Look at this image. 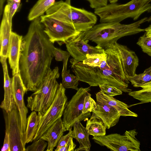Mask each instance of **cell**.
<instances>
[{
    "label": "cell",
    "mask_w": 151,
    "mask_h": 151,
    "mask_svg": "<svg viewBox=\"0 0 151 151\" xmlns=\"http://www.w3.org/2000/svg\"><path fill=\"white\" fill-rule=\"evenodd\" d=\"M150 21L151 16L128 24L116 22L100 23L85 32L84 39L94 42L105 49L114 45L122 37L145 31L144 29L139 27L142 23Z\"/></svg>",
    "instance_id": "obj_3"
},
{
    "label": "cell",
    "mask_w": 151,
    "mask_h": 151,
    "mask_svg": "<svg viewBox=\"0 0 151 151\" xmlns=\"http://www.w3.org/2000/svg\"><path fill=\"white\" fill-rule=\"evenodd\" d=\"M105 51L107 59L100 67L89 66L81 62L71 66L73 72L80 81L87 83L90 86L107 84L116 87L123 92H131L132 90L128 88L129 82L124 73L115 44L105 49Z\"/></svg>",
    "instance_id": "obj_2"
},
{
    "label": "cell",
    "mask_w": 151,
    "mask_h": 151,
    "mask_svg": "<svg viewBox=\"0 0 151 151\" xmlns=\"http://www.w3.org/2000/svg\"><path fill=\"white\" fill-rule=\"evenodd\" d=\"M150 2H151V0H150Z\"/></svg>",
    "instance_id": "obj_44"
},
{
    "label": "cell",
    "mask_w": 151,
    "mask_h": 151,
    "mask_svg": "<svg viewBox=\"0 0 151 151\" xmlns=\"http://www.w3.org/2000/svg\"><path fill=\"white\" fill-rule=\"evenodd\" d=\"M96 108L92 113L99 117L104 123L106 129H109L118 122L120 115L114 107L100 102L96 101Z\"/></svg>",
    "instance_id": "obj_16"
},
{
    "label": "cell",
    "mask_w": 151,
    "mask_h": 151,
    "mask_svg": "<svg viewBox=\"0 0 151 151\" xmlns=\"http://www.w3.org/2000/svg\"></svg>",
    "instance_id": "obj_45"
},
{
    "label": "cell",
    "mask_w": 151,
    "mask_h": 151,
    "mask_svg": "<svg viewBox=\"0 0 151 151\" xmlns=\"http://www.w3.org/2000/svg\"><path fill=\"white\" fill-rule=\"evenodd\" d=\"M5 132L9 134L10 151H25V144L22 132L21 120L18 107L15 104L11 111L3 109Z\"/></svg>",
    "instance_id": "obj_10"
},
{
    "label": "cell",
    "mask_w": 151,
    "mask_h": 151,
    "mask_svg": "<svg viewBox=\"0 0 151 151\" xmlns=\"http://www.w3.org/2000/svg\"><path fill=\"white\" fill-rule=\"evenodd\" d=\"M45 13L46 15L73 25L77 32L88 31L97 20L95 14L71 6L70 0L55 2Z\"/></svg>",
    "instance_id": "obj_4"
},
{
    "label": "cell",
    "mask_w": 151,
    "mask_h": 151,
    "mask_svg": "<svg viewBox=\"0 0 151 151\" xmlns=\"http://www.w3.org/2000/svg\"><path fill=\"white\" fill-rule=\"evenodd\" d=\"M107 59V54L105 52L101 54H92L89 55L82 62L83 64L92 67H100L102 63Z\"/></svg>",
    "instance_id": "obj_27"
},
{
    "label": "cell",
    "mask_w": 151,
    "mask_h": 151,
    "mask_svg": "<svg viewBox=\"0 0 151 151\" xmlns=\"http://www.w3.org/2000/svg\"><path fill=\"white\" fill-rule=\"evenodd\" d=\"M137 44L141 47L143 52L151 57V38L145 33L139 38Z\"/></svg>",
    "instance_id": "obj_29"
},
{
    "label": "cell",
    "mask_w": 151,
    "mask_h": 151,
    "mask_svg": "<svg viewBox=\"0 0 151 151\" xmlns=\"http://www.w3.org/2000/svg\"><path fill=\"white\" fill-rule=\"evenodd\" d=\"M137 134L136 129H134L126 131L123 135L111 134L93 137L92 139L96 143L111 151H140V142L136 137Z\"/></svg>",
    "instance_id": "obj_8"
},
{
    "label": "cell",
    "mask_w": 151,
    "mask_h": 151,
    "mask_svg": "<svg viewBox=\"0 0 151 151\" xmlns=\"http://www.w3.org/2000/svg\"><path fill=\"white\" fill-rule=\"evenodd\" d=\"M13 76L12 79L14 98L20 113L22 132L24 135L27 127V116L28 109L25 105L24 96L27 91L23 83L19 72Z\"/></svg>",
    "instance_id": "obj_13"
},
{
    "label": "cell",
    "mask_w": 151,
    "mask_h": 151,
    "mask_svg": "<svg viewBox=\"0 0 151 151\" xmlns=\"http://www.w3.org/2000/svg\"><path fill=\"white\" fill-rule=\"evenodd\" d=\"M72 129H70L67 134L61 137L57 146L55 150V151H58L60 148L63 146L68 142L72 136Z\"/></svg>",
    "instance_id": "obj_35"
},
{
    "label": "cell",
    "mask_w": 151,
    "mask_h": 151,
    "mask_svg": "<svg viewBox=\"0 0 151 151\" xmlns=\"http://www.w3.org/2000/svg\"><path fill=\"white\" fill-rule=\"evenodd\" d=\"M130 96L143 103H151V88L132 91L128 93Z\"/></svg>",
    "instance_id": "obj_28"
},
{
    "label": "cell",
    "mask_w": 151,
    "mask_h": 151,
    "mask_svg": "<svg viewBox=\"0 0 151 151\" xmlns=\"http://www.w3.org/2000/svg\"><path fill=\"white\" fill-rule=\"evenodd\" d=\"M2 151H10L9 137L8 134L5 132V135Z\"/></svg>",
    "instance_id": "obj_38"
},
{
    "label": "cell",
    "mask_w": 151,
    "mask_h": 151,
    "mask_svg": "<svg viewBox=\"0 0 151 151\" xmlns=\"http://www.w3.org/2000/svg\"><path fill=\"white\" fill-rule=\"evenodd\" d=\"M22 36L12 32L7 55L9 62L12 70V75L19 72V61Z\"/></svg>",
    "instance_id": "obj_17"
},
{
    "label": "cell",
    "mask_w": 151,
    "mask_h": 151,
    "mask_svg": "<svg viewBox=\"0 0 151 151\" xmlns=\"http://www.w3.org/2000/svg\"><path fill=\"white\" fill-rule=\"evenodd\" d=\"M91 95L90 93L85 98L82 111L83 114L91 113L96 107V102L91 98Z\"/></svg>",
    "instance_id": "obj_32"
},
{
    "label": "cell",
    "mask_w": 151,
    "mask_h": 151,
    "mask_svg": "<svg viewBox=\"0 0 151 151\" xmlns=\"http://www.w3.org/2000/svg\"><path fill=\"white\" fill-rule=\"evenodd\" d=\"M119 0H108L110 3H116Z\"/></svg>",
    "instance_id": "obj_42"
},
{
    "label": "cell",
    "mask_w": 151,
    "mask_h": 151,
    "mask_svg": "<svg viewBox=\"0 0 151 151\" xmlns=\"http://www.w3.org/2000/svg\"><path fill=\"white\" fill-rule=\"evenodd\" d=\"M73 138L72 136L71 137L68 142L60 148L58 151H74L76 145L73 142Z\"/></svg>",
    "instance_id": "obj_37"
},
{
    "label": "cell",
    "mask_w": 151,
    "mask_h": 151,
    "mask_svg": "<svg viewBox=\"0 0 151 151\" xmlns=\"http://www.w3.org/2000/svg\"><path fill=\"white\" fill-rule=\"evenodd\" d=\"M40 22L44 27V31L49 40L53 44L57 42L60 45L77 32L74 26L69 24L43 15L40 17Z\"/></svg>",
    "instance_id": "obj_11"
},
{
    "label": "cell",
    "mask_w": 151,
    "mask_h": 151,
    "mask_svg": "<svg viewBox=\"0 0 151 151\" xmlns=\"http://www.w3.org/2000/svg\"><path fill=\"white\" fill-rule=\"evenodd\" d=\"M59 76L58 67L51 69L39 88L28 97L27 107L32 111L44 113L55 98L59 85L56 79Z\"/></svg>",
    "instance_id": "obj_6"
},
{
    "label": "cell",
    "mask_w": 151,
    "mask_h": 151,
    "mask_svg": "<svg viewBox=\"0 0 151 151\" xmlns=\"http://www.w3.org/2000/svg\"><path fill=\"white\" fill-rule=\"evenodd\" d=\"M120 56L123 70L127 79L135 75L136 68L139 65V60L135 52L126 46L117 42L115 43Z\"/></svg>",
    "instance_id": "obj_14"
},
{
    "label": "cell",
    "mask_w": 151,
    "mask_h": 151,
    "mask_svg": "<svg viewBox=\"0 0 151 151\" xmlns=\"http://www.w3.org/2000/svg\"><path fill=\"white\" fill-rule=\"evenodd\" d=\"M89 2L90 7L94 9L106 6L108 0H86Z\"/></svg>",
    "instance_id": "obj_36"
},
{
    "label": "cell",
    "mask_w": 151,
    "mask_h": 151,
    "mask_svg": "<svg viewBox=\"0 0 151 151\" xmlns=\"http://www.w3.org/2000/svg\"><path fill=\"white\" fill-rule=\"evenodd\" d=\"M145 34L146 35L151 38V24L147 28L144 29Z\"/></svg>",
    "instance_id": "obj_39"
},
{
    "label": "cell",
    "mask_w": 151,
    "mask_h": 151,
    "mask_svg": "<svg viewBox=\"0 0 151 151\" xmlns=\"http://www.w3.org/2000/svg\"><path fill=\"white\" fill-rule=\"evenodd\" d=\"M65 88L62 83L59 84L55 98L48 109L43 114L38 113L40 121L37 132L33 141L39 139L47 129L63 114L67 103Z\"/></svg>",
    "instance_id": "obj_7"
},
{
    "label": "cell",
    "mask_w": 151,
    "mask_h": 151,
    "mask_svg": "<svg viewBox=\"0 0 151 151\" xmlns=\"http://www.w3.org/2000/svg\"><path fill=\"white\" fill-rule=\"evenodd\" d=\"M86 128L90 135L93 137L106 135L105 125L99 117L92 113L91 118L87 121Z\"/></svg>",
    "instance_id": "obj_22"
},
{
    "label": "cell",
    "mask_w": 151,
    "mask_h": 151,
    "mask_svg": "<svg viewBox=\"0 0 151 151\" xmlns=\"http://www.w3.org/2000/svg\"><path fill=\"white\" fill-rule=\"evenodd\" d=\"M85 32H78L65 43L67 50L73 58L70 60L71 66L82 62L89 55L105 52V49L98 45L93 47L88 44L89 40L84 39Z\"/></svg>",
    "instance_id": "obj_12"
},
{
    "label": "cell",
    "mask_w": 151,
    "mask_h": 151,
    "mask_svg": "<svg viewBox=\"0 0 151 151\" xmlns=\"http://www.w3.org/2000/svg\"><path fill=\"white\" fill-rule=\"evenodd\" d=\"M40 117L35 111H33L27 118V125L24 139L25 144L32 142L37 132Z\"/></svg>",
    "instance_id": "obj_21"
},
{
    "label": "cell",
    "mask_w": 151,
    "mask_h": 151,
    "mask_svg": "<svg viewBox=\"0 0 151 151\" xmlns=\"http://www.w3.org/2000/svg\"><path fill=\"white\" fill-rule=\"evenodd\" d=\"M55 2V0H38L31 9L28 16V20L32 21L44 15Z\"/></svg>",
    "instance_id": "obj_24"
},
{
    "label": "cell",
    "mask_w": 151,
    "mask_h": 151,
    "mask_svg": "<svg viewBox=\"0 0 151 151\" xmlns=\"http://www.w3.org/2000/svg\"><path fill=\"white\" fill-rule=\"evenodd\" d=\"M21 3V0H7V4L9 9L11 16L13 17L19 9Z\"/></svg>",
    "instance_id": "obj_34"
},
{
    "label": "cell",
    "mask_w": 151,
    "mask_h": 151,
    "mask_svg": "<svg viewBox=\"0 0 151 151\" xmlns=\"http://www.w3.org/2000/svg\"><path fill=\"white\" fill-rule=\"evenodd\" d=\"M127 79L135 87H141L146 84L151 82V66L146 69L143 73L136 74Z\"/></svg>",
    "instance_id": "obj_26"
},
{
    "label": "cell",
    "mask_w": 151,
    "mask_h": 151,
    "mask_svg": "<svg viewBox=\"0 0 151 151\" xmlns=\"http://www.w3.org/2000/svg\"><path fill=\"white\" fill-rule=\"evenodd\" d=\"M69 70H67V66H63L61 74L62 84L65 88H70L77 91L79 80L76 76L71 74Z\"/></svg>",
    "instance_id": "obj_25"
},
{
    "label": "cell",
    "mask_w": 151,
    "mask_h": 151,
    "mask_svg": "<svg viewBox=\"0 0 151 151\" xmlns=\"http://www.w3.org/2000/svg\"><path fill=\"white\" fill-rule=\"evenodd\" d=\"M89 134L86 127L80 122L75 124L72 131V136L79 144V147L74 150L75 151H89L91 144L89 139Z\"/></svg>",
    "instance_id": "obj_20"
},
{
    "label": "cell",
    "mask_w": 151,
    "mask_h": 151,
    "mask_svg": "<svg viewBox=\"0 0 151 151\" xmlns=\"http://www.w3.org/2000/svg\"><path fill=\"white\" fill-rule=\"evenodd\" d=\"M5 0H0V14L1 16L4 10L3 9L4 4Z\"/></svg>",
    "instance_id": "obj_40"
},
{
    "label": "cell",
    "mask_w": 151,
    "mask_h": 151,
    "mask_svg": "<svg viewBox=\"0 0 151 151\" xmlns=\"http://www.w3.org/2000/svg\"><path fill=\"white\" fill-rule=\"evenodd\" d=\"M90 87L78 88L77 92L68 102L63 113L62 119L64 132L72 129L75 124L88 120L91 113L83 114V109L85 97L90 93Z\"/></svg>",
    "instance_id": "obj_9"
},
{
    "label": "cell",
    "mask_w": 151,
    "mask_h": 151,
    "mask_svg": "<svg viewBox=\"0 0 151 151\" xmlns=\"http://www.w3.org/2000/svg\"><path fill=\"white\" fill-rule=\"evenodd\" d=\"M96 101L100 102L109 105L116 109L121 116H138L136 113L130 110L128 105L125 103L117 100L113 96H108L101 91L96 94Z\"/></svg>",
    "instance_id": "obj_19"
},
{
    "label": "cell",
    "mask_w": 151,
    "mask_h": 151,
    "mask_svg": "<svg viewBox=\"0 0 151 151\" xmlns=\"http://www.w3.org/2000/svg\"><path fill=\"white\" fill-rule=\"evenodd\" d=\"M12 17L6 4L3 11L0 29V57L7 58L9 42L12 31Z\"/></svg>",
    "instance_id": "obj_15"
},
{
    "label": "cell",
    "mask_w": 151,
    "mask_h": 151,
    "mask_svg": "<svg viewBox=\"0 0 151 151\" xmlns=\"http://www.w3.org/2000/svg\"><path fill=\"white\" fill-rule=\"evenodd\" d=\"M47 145V142L40 138L38 140L34 141L31 145L28 146L25 151H43Z\"/></svg>",
    "instance_id": "obj_33"
},
{
    "label": "cell",
    "mask_w": 151,
    "mask_h": 151,
    "mask_svg": "<svg viewBox=\"0 0 151 151\" xmlns=\"http://www.w3.org/2000/svg\"><path fill=\"white\" fill-rule=\"evenodd\" d=\"M64 132L62 120L60 118L50 127L40 137L47 142L46 151L53 150L63 136Z\"/></svg>",
    "instance_id": "obj_18"
},
{
    "label": "cell",
    "mask_w": 151,
    "mask_h": 151,
    "mask_svg": "<svg viewBox=\"0 0 151 151\" xmlns=\"http://www.w3.org/2000/svg\"><path fill=\"white\" fill-rule=\"evenodd\" d=\"M54 46L44 31L40 17L32 20L22 39L19 65L20 75L27 91L37 90L51 69Z\"/></svg>",
    "instance_id": "obj_1"
},
{
    "label": "cell",
    "mask_w": 151,
    "mask_h": 151,
    "mask_svg": "<svg viewBox=\"0 0 151 151\" xmlns=\"http://www.w3.org/2000/svg\"><path fill=\"white\" fill-rule=\"evenodd\" d=\"M53 53L56 61H62L63 65H67L68 59L70 55L68 51H63L54 46Z\"/></svg>",
    "instance_id": "obj_30"
},
{
    "label": "cell",
    "mask_w": 151,
    "mask_h": 151,
    "mask_svg": "<svg viewBox=\"0 0 151 151\" xmlns=\"http://www.w3.org/2000/svg\"><path fill=\"white\" fill-rule=\"evenodd\" d=\"M4 57H0V62L3 68L4 77V99L6 101H10L14 99L12 79L8 73L6 59Z\"/></svg>",
    "instance_id": "obj_23"
},
{
    "label": "cell",
    "mask_w": 151,
    "mask_h": 151,
    "mask_svg": "<svg viewBox=\"0 0 151 151\" xmlns=\"http://www.w3.org/2000/svg\"><path fill=\"white\" fill-rule=\"evenodd\" d=\"M150 0H132L127 3H110L106 6L94 9V13L100 18L101 23L120 22L131 18L137 20L145 12L151 11Z\"/></svg>",
    "instance_id": "obj_5"
},
{
    "label": "cell",
    "mask_w": 151,
    "mask_h": 151,
    "mask_svg": "<svg viewBox=\"0 0 151 151\" xmlns=\"http://www.w3.org/2000/svg\"></svg>",
    "instance_id": "obj_43"
},
{
    "label": "cell",
    "mask_w": 151,
    "mask_h": 151,
    "mask_svg": "<svg viewBox=\"0 0 151 151\" xmlns=\"http://www.w3.org/2000/svg\"><path fill=\"white\" fill-rule=\"evenodd\" d=\"M99 86L103 93L109 96H114L122 94L123 92L121 90L113 85L103 84Z\"/></svg>",
    "instance_id": "obj_31"
},
{
    "label": "cell",
    "mask_w": 151,
    "mask_h": 151,
    "mask_svg": "<svg viewBox=\"0 0 151 151\" xmlns=\"http://www.w3.org/2000/svg\"><path fill=\"white\" fill-rule=\"evenodd\" d=\"M142 89L151 88V82L146 84L141 87Z\"/></svg>",
    "instance_id": "obj_41"
}]
</instances>
